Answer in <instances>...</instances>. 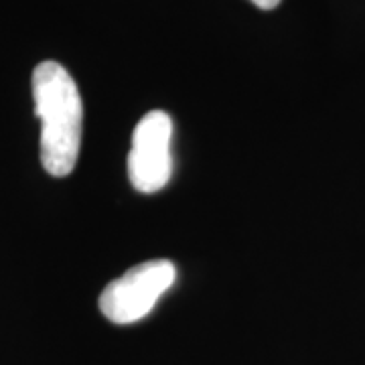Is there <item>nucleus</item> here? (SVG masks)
I'll return each mask as SVG.
<instances>
[{"label":"nucleus","instance_id":"1","mask_svg":"<svg viewBox=\"0 0 365 365\" xmlns=\"http://www.w3.org/2000/svg\"><path fill=\"white\" fill-rule=\"evenodd\" d=\"M33 98L41 120L43 169L53 177H67L76 169L83 128L78 83L57 61H43L33 71Z\"/></svg>","mask_w":365,"mask_h":365},{"label":"nucleus","instance_id":"2","mask_svg":"<svg viewBox=\"0 0 365 365\" xmlns=\"http://www.w3.org/2000/svg\"><path fill=\"white\" fill-rule=\"evenodd\" d=\"M175 278L177 268L173 262H143L104 288L100 294V311L116 325L136 323L155 309Z\"/></svg>","mask_w":365,"mask_h":365},{"label":"nucleus","instance_id":"3","mask_svg":"<svg viewBox=\"0 0 365 365\" xmlns=\"http://www.w3.org/2000/svg\"><path fill=\"white\" fill-rule=\"evenodd\" d=\"M170 136L173 122L169 114L160 110L148 112L134 128L128 155V177L136 191L150 195L167 187L173 173Z\"/></svg>","mask_w":365,"mask_h":365},{"label":"nucleus","instance_id":"4","mask_svg":"<svg viewBox=\"0 0 365 365\" xmlns=\"http://www.w3.org/2000/svg\"><path fill=\"white\" fill-rule=\"evenodd\" d=\"M258 9H264V11H272V9H276L282 0H252Z\"/></svg>","mask_w":365,"mask_h":365}]
</instances>
